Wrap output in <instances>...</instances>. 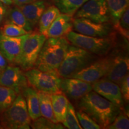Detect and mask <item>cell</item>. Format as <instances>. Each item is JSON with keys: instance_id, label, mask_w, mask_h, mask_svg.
Listing matches in <instances>:
<instances>
[{"instance_id": "cell-1", "label": "cell", "mask_w": 129, "mask_h": 129, "mask_svg": "<svg viewBox=\"0 0 129 129\" xmlns=\"http://www.w3.org/2000/svg\"><path fill=\"white\" fill-rule=\"evenodd\" d=\"M78 109L89 115L101 128H106L112 123L121 110L93 90L80 99Z\"/></svg>"}, {"instance_id": "cell-2", "label": "cell", "mask_w": 129, "mask_h": 129, "mask_svg": "<svg viewBox=\"0 0 129 129\" xmlns=\"http://www.w3.org/2000/svg\"><path fill=\"white\" fill-rule=\"evenodd\" d=\"M69 46V42L64 37L47 38L40 50L35 68L42 71H57Z\"/></svg>"}, {"instance_id": "cell-3", "label": "cell", "mask_w": 129, "mask_h": 129, "mask_svg": "<svg viewBox=\"0 0 129 129\" xmlns=\"http://www.w3.org/2000/svg\"><path fill=\"white\" fill-rule=\"evenodd\" d=\"M99 58V56L75 46H69L57 70L60 78H70Z\"/></svg>"}, {"instance_id": "cell-4", "label": "cell", "mask_w": 129, "mask_h": 129, "mask_svg": "<svg viewBox=\"0 0 129 129\" xmlns=\"http://www.w3.org/2000/svg\"><path fill=\"white\" fill-rule=\"evenodd\" d=\"M1 123L4 128L29 129L31 119L29 115L25 99L23 94H17L12 104L3 111Z\"/></svg>"}, {"instance_id": "cell-5", "label": "cell", "mask_w": 129, "mask_h": 129, "mask_svg": "<svg viewBox=\"0 0 129 129\" xmlns=\"http://www.w3.org/2000/svg\"><path fill=\"white\" fill-rule=\"evenodd\" d=\"M66 38L73 46L85 50L98 56H104L108 53L114 45V40L110 37H94L71 31Z\"/></svg>"}, {"instance_id": "cell-6", "label": "cell", "mask_w": 129, "mask_h": 129, "mask_svg": "<svg viewBox=\"0 0 129 129\" xmlns=\"http://www.w3.org/2000/svg\"><path fill=\"white\" fill-rule=\"evenodd\" d=\"M40 32H29L24 35L17 64L23 70L28 71L34 67L40 50L47 39Z\"/></svg>"}, {"instance_id": "cell-7", "label": "cell", "mask_w": 129, "mask_h": 129, "mask_svg": "<svg viewBox=\"0 0 129 129\" xmlns=\"http://www.w3.org/2000/svg\"><path fill=\"white\" fill-rule=\"evenodd\" d=\"M25 75L28 85L37 91L50 94L63 93L60 88L61 78L57 71H42L33 68Z\"/></svg>"}, {"instance_id": "cell-8", "label": "cell", "mask_w": 129, "mask_h": 129, "mask_svg": "<svg viewBox=\"0 0 129 129\" xmlns=\"http://www.w3.org/2000/svg\"><path fill=\"white\" fill-rule=\"evenodd\" d=\"M113 55L98 58L87 67L77 72L70 78L80 79L92 84L102 78L108 73L112 63Z\"/></svg>"}, {"instance_id": "cell-9", "label": "cell", "mask_w": 129, "mask_h": 129, "mask_svg": "<svg viewBox=\"0 0 129 129\" xmlns=\"http://www.w3.org/2000/svg\"><path fill=\"white\" fill-rule=\"evenodd\" d=\"M75 18H85L98 23H108L111 20L106 0H88L75 13Z\"/></svg>"}, {"instance_id": "cell-10", "label": "cell", "mask_w": 129, "mask_h": 129, "mask_svg": "<svg viewBox=\"0 0 129 129\" xmlns=\"http://www.w3.org/2000/svg\"><path fill=\"white\" fill-rule=\"evenodd\" d=\"M73 29L81 34L94 37H108L112 32L110 24L98 23L81 17L73 19Z\"/></svg>"}, {"instance_id": "cell-11", "label": "cell", "mask_w": 129, "mask_h": 129, "mask_svg": "<svg viewBox=\"0 0 129 129\" xmlns=\"http://www.w3.org/2000/svg\"><path fill=\"white\" fill-rule=\"evenodd\" d=\"M0 85L12 88L19 94L29 85L25 73L20 68L7 66L0 75Z\"/></svg>"}, {"instance_id": "cell-12", "label": "cell", "mask_w": 129, "mask_h": 129, "mask_svg": "<svg viewBox=\"0 0 129 129\" xmlns=\"http://www.w3.org/2000/svg\"><path fill=\"white\" fill-rule=\"evenodd\" d=\"M93 91L103 96L121 109L124 100L119 85L105 78H101L91 84Z\"/></svg>"}, {"instance_id": "cell-13", "label": "cell", "mask_w": 129, "mask_h": 129, "mask_svg": "<svg viewBox=\"0 0 129 129\" xmlns=\"http://www.w3.org/2000/svg\"><path fill=\"white\" fill-rule=\"evenodd\" d=\"M60 88L68 98L73 100H80L91 90L92 84L80 79L61 78Z\"/></svg>"}, {"instance_id": "cell-14", "label": "cell", "mask_w": 129, "mask_h": 129, "mask_svg": "<svg viewBox=\"0 0 129 129\" xmlns=\"http://www.w3.org/2000/svg\"><path fill=\"white\" fill-rule=\"evenodd\" d=\"M23 35L10 37L0 34V53L9 62L18 63Z\"/></svg>"}, {"instance_id": "cell-15", "label": "cell", "mask_w": 129, "mask_h": 129, "mask_svg": "<svg viewBox=\"0 0 129 129\" xmlns=\"http://www.w3.org/2000/svg\"><path fill=\"white\" fill-rule=\"evenodd\" d=\"M128 69L129 58L128 54L120 53L116 55H113L111 67L104 78L119 85L124 77L128 74Z\"/></svg>"}, {"instance_id": "cell-16", "label": "cell", "mask_w": 129, "mask_h": 129, "mask_svg": "<svg viewBox=\"0 0 129 129\" xmlns=\"http://www.w3.org/2000/svg\"><path fill=\"white\" fill-rule=\"evenodd\" d=\"M73 29L72 16L61 13L54 20L47 31V38H57L66 36Z\"/></svg>"}, {"instance_id": "cell-17", "label": "cell", "mask_w": 129, "mask_h": 129, "mask_svg": "<svg viewBox=\"0 0 129 129\" xmlns=\"http://www.w3.org/2000/svg\"><path fill=\"white\" fill-rule=\"evenodd\" d=\"M32 26L38 23L40 17L47 8L46 0H37L28 4L18 6Z\"/></svg>"}, {"instance_id": "cell-18", "label": "cell", "mask_w": 129, "mask_h": 129, "mask_svg": "<svg viewBox=\"0 0 129 129\" xmlns=\"http://www.w3.org/2000/svg\"><path fill=\"white\" fill-rule=\"evenodd\" d=\"M22 93L25 99L27 109L31 120L34 121L41 117L38 91L32 87L28 86L23 90Z\"/></svg>"}, {"instance_id": "cell-19", "label": "cell", "mask_w": 129, "mask_h": 129, "mask_svg": "<svg viewBox=\"0 0 129 129\" xmlns=\"http://www.w3.org/2000/svg\"><path fill=\"white\" fill-rule=\"evenodd\" d=\"M53 111L56 121L62 122L65 118L69 101L63 93L51 94Z\"/></svg>"}, {"instance_id": "cell-20", "label": "cell", "mask_w": 129, "mask_h": 129, "mask_svg": "<svg viewBox=\"0 0 129 129\" xmlns=\"http://www.w3.org/2000/svg\"><path fill=\"white\" fill-rule=\"evenodd\" d=\"M60 14V11L55 6H51L46 8L38 21L40 33L46 35L48 28Z\"/></svg>"}, {"instance_id": "cell-21", "label": "cell", "mask_w": 129, "mask_h": 129, "mask_svg": "<svg viewBox=\"0 0 129 129\" xmlns=\"http://www.w3.org/2000/svg\"><path fill=\"white\" fill-rule=\"evenodd\" d=\"M88 0H53L61 13L73 16Z\"/></svg>"}, {"instance_id": "cell-22", "label": "cell", "mask_w": 129, "mask_h": 129, "mask_svg": "<svg viewBox=\"0 0 129 129\" xmlns=\"http://www.w3.org/2000/svg\"><path fill=\"white\" fill-rule=\"evenodd\" d=\"M7 22L15 24L28 32H32L34 27L28 22L18 6L10 9L7 13Z\"/></svg>"}, {"instance_id": "cell-23", "label": "cell", "mask_w": 129, "mask_h": 129, "mask_svg": "<svg viewBox=\"0 0 129 129\" xmlns=\"http://www.w3.org/2000/svg\"><path fill=\"white\" fill-rule=\"evenodd\" d=\"M111 19L115 24L128 7L129 0H106Z\"/></svg>"}, {"instance_id": "cell-24", "label": "cell", "mask_w": 129, "mask_h": 129, "mask_svg": "<svg viewBox=\"0 0 129 129\" xmlns=\"http://www.w3.org/2000/svg\"><path fill=\"white\" fill-rule=\"evenodd\" d=\"M39 98L40 110L42 117L49 119L54 122H57L53 114L51 94L38 91Z\"/></svg>"}, {"instance_id": "cell-25", "label": "cell", "mask_w": 129, "mask_h": 129, "mask_svg": "<svg viewBox=\"0 0 129 129\" xmlns=\"http://www.w3.org/2000/svg\"><path fill=\"white\" fill-rule=\"evenodd\" d=\"M17 94L12 88L0 85V113H2L12 104Z\"/></svg>"}, {"instance_id": "cell-26", "label": "cell", "mask_w": 129, "mask_h": 129, "mask_svg": "<svg viewBox=\"0 0 129 129\" xmlns=\"http://www.w3.org/2000/svg\"><path fill=\"white\" fill-rule=\"evenodd\" d=\"M66 128L69 129H81L82 127L77 117L76 111L74 106L69 102L65 118L62 122Z\"/></svg>"}, {"instance_id": "cell-27", "label": "cell", "mask_w": 129, "mask_h": 129, "mask_svg": "<svg viewBox=\"0 0 129 129\" xmlns=\"http://www.w3.org/2000/svg\"><path fill=\"white\" fill-rule=\"evenodd\" d=\"M29 33L23 28L15 24L7 22L0 29V34L4 36L10 37H17Z\"/></svg>"}, {"instance_id": "cell-28", "label": "cell", "mask_w": 129, "mask_h": 129, "mask_svg": "<svg viewBox=\"0 0 129 129\" xmlns=\"http://www.w3.org/2000/svg\"><path fill=\"white\" fill-rule=\"evenodd\" d=\"M114 27L122 36L128 40L129 38V11L128 7L125 10L118 21L114 24Z\"/></svg>"}, {"instance_id": "cell-29", "label": "cell", "mask_w": 129, "mask_h": 129, "mask_svg": "<svg viewBox=\"0 0 129 129\" xmlns=\"http://www.w3.org/2000/svg\"><path fill=\"white\" fill-rule=\"evenodd\" d=\"M32 128L35 129H63V126L58 122H54L44 117H39L34 120L31 124Z\"/></svg>"}, {"instance_id": "cell-30", "label": "cell", "mask_w": 129, "mask_h": 129, "mask_svg": "<svg viewBox=\"0 0 129 129\" xmlns=\"http://www.w3.org/2000/svg\"><path fill=\"white\" fill-rule=\"evenodd\" d=\"M77 117L82 128L84 129H100L101 127L94 120L84 111L78 109L76 112Z\"/></svg>"}, {"instance_id": "cell-31", "label": "cell", "mask_w": 129, "mask_h": 129, "mask_svg": "<svg viewBox=\"0 0 129 129\" xmlns=\"http://www.w3.org/2000/svg\"><path fill=\"white\" fill-rule=\"evenodd\" d=\"M106 128L108 129H128L129 128L128 116L125 112H122L121 110L115 117L112 123Z\"/></svg>"}, {"instance_id": "cell-32", "label": "cell", "mask_w": 129, "mask_h": 129, "mask_svg": "<svg viewBox=\"0 0 129 129\" xmlns=\"http://www.w3.org/2000/svg\"><path fill=\"white\" fill-rule=\"evenodd\" d=\"M121 93L124 101L128 103L129 101V75L127 74L119 84Z\"/></svg>"}, {"instance_id": "cell-33", "label": "cell", "mask_w": 129, "mask_h": 129, "mask_svg": "<svg viewBox=\"0 0 129 129\" xmlns=\"http://www.w3.org/2000/svg\"><path fill=\"white\" fill-rule=\"evenodd\" d=\"M7 13V7L6 5L0 2V24L4 19V17Z\"/></svg>"}, {"instance_id": "cell-34", "label": "cell", "mask_w": 129, "mask_h": 129, "mask_svg": "<svg viewBox=\"0 0 129 129\" xmlns=\"http://www.w3.org/2000/svg\"><path fill=\"white\" fill-rule=\"evenodd\" d=\"M7 66V60H6V58H5L2 54L0 53V68L1 69H3L6 68Z\"/></svg>"}, {"instance_id": "cell-35", "label": "cell", "mask_w": 129, "mask_h": 129, "mask_svg": "<svg viewBox=\"0 0 129 129\" xmlns=\"http://www.w3.org/2000/svg\"><path fill=\"white\" fill-rule=\"evenodd\" d=\"M35 1H37V0H13V1L17 6L26 4H28V3H30Z\"/></svg>"}, {"instance_id": "cell-36", "label": "cell", "mask_w": 129, "mask_h": 129, "mask_svg": "<svg viewBox=\"0 0 129 129\" xmlns=\"http://www.w3.org/2000/svg\"><path fill=\"white\" fill-rule=\"evenodd\" d=\"M0 2L3 3L6 6H10V5H12L13 4V0H0Z\"/></svg>"}, {"instance_id": "cell-37", "label": "cell", "mask_w": 129, "mask_h": 129, "mask_svg": "<svg viewBox=\"0 0 129 129\" xmlns=\"http://www.w3.org/2000/svg\"><path fill=\"white\" fill-rule=\"evenodd\" d=\"M2 69H1V68H0V75H1V72H2Z\"/></svg>"}]
</instances>
